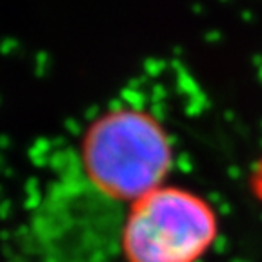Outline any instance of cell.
<instances>
[{
	"instance_id": "2",
	"label": "cell",
	"mask_w": 262,
	"mask_h": 262,
	"mask_svg": "<svg viewBox=\"0 0 262 262\" xmlns=\"http://www.w3.org/2000/svg\"><path fill=\"white\" fill-rule=\"evenodd\" d=\"M78 164L98 191L131 206L162 188L171 169L173 149L155 117L120 107L104 113L90 126Z\"/></svg>"
},
{
	"instance_id": "1",
	"label": "cell",
	"mask_w": 262,
	"mask_h": 262,
	"mask_svg": "<svg viewBox=\"0 0 262 262\" xmlns=\"http://www.w3.org/2000/svg\"><path fill=\"white\" fill-rule=\"evenodd\" d=\"M124 206L98 191L78 160L48 186L18 237L22 262H117Z\"/></svg>"
},
{
	"instance_id": "3",
	"label": "cell",
	"mask_w": 262,
	"mask_h": 262,
	"mask_svg": "<svg viewBox=\"0 0 262 262\" xmlns=\"http://www.w3.org/2000/svg\"><path fill=\"white\" fill-rule=\"evenodd\" d=\"M219 233L217 215L202 196L162 186L129 206L122 226L126 262H196Z\"/></svg>"
},
{
	"instance_id": "4",
	"label": "cell",
	"mask_w": 262,
	"mask_h": 262,
	"mask_svg": "<svg viewBox=\"0 0 262 262\" xmlns=\"http://www.w3.org/2000/svg\"><path fill=\"white\" fill-rule=\"evenodd\" d=\"M251 189H253V193L257 195V199L262 202V159L258 160V164L255 166L253 173H251Z\"/></svg>"
}]
</instances>
